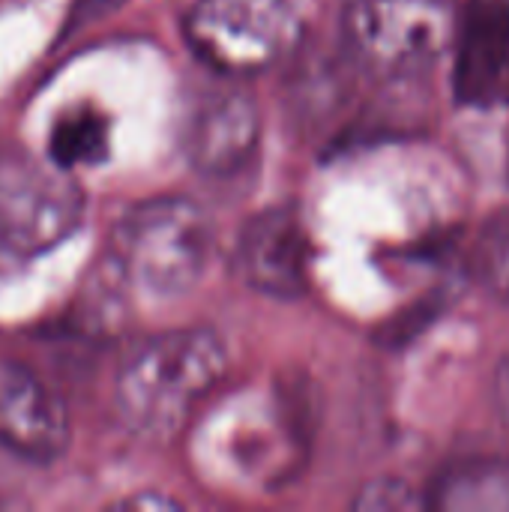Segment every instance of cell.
<instances>
[{
  "mask_svg": "<svg viewBox=\"0 0 509 512\" xmlns=\"http://www.w3.org/2000/svg\"><path fill=\"white\" fill-rule=\"evenodd\" d=\"M228 369L222 339L207 327L162 330L138 339L117 366L114 405L129 432L174 438Z\"/></svg>",
  "mask_w": 509,
  "mask_h": 512,
  "instance_id": "6da1fadb",
  "label": "cell"
},
{
  "mask_svg": "<svg viewBox=\"0 0 509 512\" xmlns=\"http://www.w3.org/2000/svg\"><path fill=\"white\" fill-rule=\"evenodd\" d=\"M213 219L183 195H162L129 207L111 231L117 273L150 297H183L213 258Z\"/></svg>",
  "mask_w": 509,
  "mask_h": 512,
  "instance_id": "7a4b0ae2",
  "label": "cell"
},
{
  "mask_svg": "<svg viewBox=\"0 0 509 512\" xmlns=\"http://www.w3.org/2000/svg\"><path fill=\"white\" fill-rule=\"evenodd\" d=\"M453 33L450 0H342L348 57L378 81L423 78Z\"/></svg>",
  "mask_w": 509,
  "mask_h": 512,
  "instance_id": "3957f363",
  "label": "cell"
},
{
  "mask_svg": "<svg viewBox=\"0 0 509 512\" xmlns=\"http://www.w3.org/2000/svg\"><path fill=\"white\" fill-rule=\"evenodd\" d=\"M183 36L204 66L237 81L291 57L303 42V15L294 0H195Z\"/></svg>",
  "mask_w": 509,
  "mask_h": 512,
  "instance_id": "277c9868",
  "label": "cell"
},
{
  "mask_svg": "<svg viewBox=\"0 0 509 512\" xmlns=\"http://www.w3.org/2000/svg\"><path fill=\"white\" fill-rule=\"evenodd\" d=\"M84 219V189L51 156L0 150V246L42 255L66 243Z\"/></svg>",
  "mask_w": 509,
  "mask_h": 512,
  "instance_id": "5b68a950",
  "label": "cell"
},
{
  "mask_svg": "<svg viewBox=\"0 0 509 512\" xmlns=\"http://www.w3.org/2000/svg\"><path fill=\"white\" fill-rule=\"evenodd\" d=\"M261 141V114L240 84L225 81L189 105L183 126V150L189 165L213 180L237 174L258 150Z\"/></svg>",
  "mask_w": 509,
  "mask_h": 512,
  "instance_id": "8992f818",
  "label": "cell"
},
{
  "mask_svg": "<svg viewBox=\"0 0 509 512\" xmlns=\"http://www.w3.org/2000/svg\"><path fill=\"white\" fill-rule=\"evenodd\" d=\"M237 276L273 300H297L309 288V240L291 207L255 213L234 246Z\"/></svg>",
  "mask_w": 509,
  "mask_h": 512,
  "instance_id": "52a82bcc",
  "label": "cell"
},
{
  "mask_svg": "<svg viewBox=\"0 0 509 512\" xmlns=\"http://www.w3.org/2000/svg\"><path fill=\"white\" fill-rule=\"evenodd\" d=\"M453 93L468 108L509 105V0H471L456 27Z\"/></svg>",
  "mask_w": 509,
  "mask_h": 512,
  "instance_id": "ba28073f",
  "label": "cell"
},
{
  "mask_svg": "<svg viewBox=\"0 0 509 512\" xmlns=\"http://www.w3.org/2000/svg\"><path fill=\"white\" fill-rule=\"evenodd\" d=\"M63 399L30 369L0 360V444L21 462H54L69 447Z\"/></svg>",
  "mask_w": 509,
  "mask_h": 512,
  "instance_id": "9c48e42d",
  "label": "cell"
},
{
  "mask_svg": "<svg viewBox=\"0 0 509 512\" xmlns=\"http://www.w3.org/2000/svg\"><path fill=\"white\" fill-rule=\"evenodd\" d=\"M426 507L450 512L509 510V462L474 459L447 468L435 480Z\"/></svg>",
  "mask_w": 509,
  "mask_h": 512,
  "instance_id": "30bf717a",
  "label": "cell"
},
{
  "mask_svg": "<svg viewBox=\"0 0 509 512\" xmlns=\"http://www.w3.org/2000/svg\"><path fill=\"white\" fill-rule=\"evenodd\" d=\"M108 135L111 132H108V123L102 114H96L90 108L72 111V114L60 117L57 126L51 129L48 156L69 171L96 165L108 153Z\"/></svg>",
  "mask_w": 509,
  "mask_h": 512,
  "instance_id": "8fae6325",
  "label": "cell"
},
{
  "mask_svg": "<svg viewBox=\"0 0 509 512\" xmlns=\"http://www.w3.org/2000/svg\"><path fill=\"white\" fill-rule=\"evenodd\" d=\"M474 279L498 300H509V210L492 216L471 252Z\"/></svg>",
  "mask_w": 509,
  "mask_h": 512,
  "instance_id": "7c38bea8",
  "label": "cell"
},
{
  "mask_svg": "<svg viewBox=\"0 0 509 512\" xmlns=\"http://www.w3.org/2000/svg\"><path fill=\"white\" fill-rule=\"evenodd\" d=\"M423 507H426V498L417 495L405 480H393V477L366 483L360 495L354 498V510L360 512H411L423 510Z\"/></svg>",
  "mask_w": 509,
  "mask_h": 512,
  "instance_id": "4fadbf2b",
  "label": "cell"
},
{
  "mask_svg": "<svg viewBox=\"0 0 509 512\" xmlns=\"http://www.w3.org/2000/svg\"><path fill=\"white\" fill-rule=\"evenodd\" d=\"M438 306H441L438 300H426V303H420V306H417L405 321H399V324L393 327V330H396V336H393V339L399 342V339H411L414 333H420V330H423V327L438 315Z\"/></svg>",
  "mask_w": 509,
  "mask_h": 512,
  "instance_id": "5bb4252c",
  "label": "cell"
},
{
  "mask_svg": "<svg viewBox=\"0 0 509 512\" xmlns=\"http://www.w3.org/2000/svg\"><path fill=\"white\" fill-rule=\"evenodd\" d=\"M495 408H498L501 420L509 426V351L501 357V363L495 369Z\"/></svg>",
  "mask_w": 509,
  "mask_h": 512,
  "instance_id": "9a60e30c",
  "label": "cell"
},
{
  "mask_svg": "<svg viewBox=\"0 0 509 512\" xmlns=\"http://www.w3.org/2000/svg\"><path fill=\"white\" fill-rule=\"evenodd\" d=\"M123 507H144V510H150V507H162V510H177L180 504H177L174 498H162V495H156V498L141 495V498H135V501H126Z\"/></svg>",
  "mask_w": 509,
  "mask_h": 512,
  "instance_id": "2e32d148",
  "label": "cell"
},
{
  "mask_svg": "<svg viewBox=\"0 0 509 512\" xmlns=\"http://www.w3.org/2000/svg\"><path fill=\"white\" fill-rule=\"evenodd\" d=\"M117 0H78V18H93L102 12H111Z\"/></svg>",
  "mask_w": 509,
  "mask_h": 512,
  "instance_id": "e0dca14e",
  "label": "cell"
},
{
  "mask_svg": "<svg viewBox=\"0 0 509 512\" xmlns=\"http://www.w3.org/2000/svg\"><path fill=\"white\" fill-rule=\"evenodd\" d=\"M6 459H18V456H12V453L0 444V483H3V462H6ZM18 462H21V459H18Z\"/></svg>",
  "mask_w": 509,
  "mask_h": 512,
  "instance_id": "ac0fdd59",
  "label": "cell"
}]
</instances>
